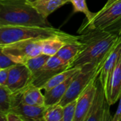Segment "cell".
<instances>
[{
    "mask_svg": "<svg viewBox=\"0 0 121 121\" xmlns=\"http://www.w3.org/2000/svg\"><path fill=\"white\" fill-rule=\"evenodd\" d=\"M32 79L33 75L27 66L17 64L10 68L6 86L11 93H15L28 86Z\"/></svg>",
    "mask_w": 121,
    "mask_h": 121,
    "instance_id": "cell-9",
    "label": "cell"
},
{
    "mask_svg": "<svg viewBox=\"0 0 121 121\" xmlns=\"http://www.w3.org/2000/svg\"><path fill=\"white\" fill-rule=\"evenodd\" d=\"M26 1H28L30 2V3H33V2H35V1H38V0H26Z\"/></svg>",
    "mask_w": 121,
    "mask_h": 121,
    "instance_id": "cell-30",
    "label": "cell"
},
{
    "mask_svg": "<svg viewBox=\"0 0 121 121\" xmlns=\"http://www.w3.org/2000/svg\"><path fill=\"white\" fill-rule=\"evenodd\" d=\"M0 26H51L26 0H0Z\"/></svg>",
    "mask_w": 121,
    "mask_h": 121,
    "instance_id": "cell-2",
    "label": "cell"
},
{
    "mask_svg": "<svg viewBox=\"0 0 121 121\" xmlns=\"http://www.w3.org/2000/svg\"><path fill=\"white\" fill-rule=\"evenodd\" d=\"M71 68L69 64L61 60L56 55L51 56L41 69L33 77L30 84L42 89L44 84L58 73Z\"/></svg>",
    "mask_w": 121,
    "mask_h": 121,
    "instance_id": "cell-8",
    "label": "cell"
},
{
    "mask_svg": "<svg viewBox=\"0 0 121 121\" xmlns=\"http://www.w3.org/2000/svg\"><path fill=\"white\" fill-rule=\"evenodd\" d=\"M77 99H75L63 106L62 121H74L77 111Z\"/></svg>",
    "mask_w": 121,
    "mask_h": 121,
    "instance_id": "cell-24",
    "label": "cell"
},
{
    "mask_svg": "<svg viewBox=\"0 0 121 121\" xmlns=\"http://www.w3.org/2000/svg\"><path fill=\"white\" fill-rule=\"evenodd\" d=\"M16 65H17L16 62L0 50V69L11 67Z\"/></svg>",
    "mask_w": 121,
    "mask_h": 121,
    "instance_id": "cell-25",
    "label": "cell"
},
{
    "mask_svg": "<svg viewBox=\"0 0 121 121\" xmlns=\"http://www.w3.org/2000/svg\"><path fill=\"white\" fill-rule=\"evenodd\" d=\"M11 67L0 69V85L6 86L7 81L9 79V74Z\"/></svg>",
    "mask_w": 121,
    "mask_h": 121,
    "instance_id": "cell-26",
    "label": "cell"
},
{
    "mask_svg": "<svg viewBox=\"0 0 121 121\" xmlns=\"http://www.w3.org/2000/svg\"><path fill=\"white\" fill-rule=\"evenodd\" d=\"M68 2L72 4L74 13L82 12L86 16V22L91 21L96 15V13L91 12L89 9L86 0H68Z\"/></svg>",
    "mask_w": 121,
    "mask_h": 121,
    "instance_id": "cell-23",
    "label": "cell"
},
{
    "mask_svg": "<svg viewBox=\"0 0 121 121\" xmlns=\"http://www.w3.org/2000/svg\"><path fill=\"white\" fill-rule=\"evenodd\" d=\"M98 77L93 79L86 89L78 97L77 111L74 121H85L86 120L97 89L96 80Z\"/></svg>",
    "mask_w": 121,
    "mask_h": 121,
    "instance_id": "cell-10",
    "label": "cell"
},
{
    "mask_svg": "<svg viewBox=\"0 0 121 121\" xmlns=\"http://www.w3.org/2000/svg\"><path fill=\"white\" fill-rule=\"evenodd\" d=\"M67 3L68 0H38L31 4L43 16L47 18L56 9Z\"/></svg>",
    "mask_w": 121,
    "mask_h": 121,
    "instance_id": "cell-18",
    "label": "cell"
},
{
    "mask_svg": "<svg viewBox=\"0 0 121 121\" xmlns=\"http://www.w3.org/2000/svg\"><path fill=\"white\" fill-rule=\"evenodd\" d=\"M121 94L119 98V104L118 106L116 113L113 117V121H121Z\"/></svg>",
    "mask_w": 121,
    "mask_h": 121,
    "instance_id": "cell-28",
    "label": "cell"
},
{
    "mask_svg": "<svg viewBox=\"0 0 121 121\" xmlns=\"http://www.w3.org/2000/svg\"><path fill=\"white\" fill-rule=\"evenodd\" d=\"M50 57V56L42 53L38 56H35L34 57L28 60L24 63V65H26L27 67L29 69L33 77L45 65V64L47 62V61L49 60Z\"/></svg>",
    "mask_w": 121,
    "mask_h": 121,
    "instance_id": "cell-20",
    "label": "cell"
},
{
    "mask_svg": "<svg viewBox=\"0 0 121 121\" xmlns=\"http://www.w3.org/2000/svg\"><path fill=\"white\" fill-rule=\"evenodd\" d=\"M63 106L59 104L46 106L44 113V121H62Z\"/></svg>",
    "mask_w": 121,
    "mask_h": 121,
    "instance_id": "cell-21",
    "label": "cell"
},
{
    "mask_svg": "<svg viewBox=\"0 0 121 121\" xmlns=\"http://www.w3.org/2000/svg\"><path fill=\"white\" fill-rule=\"evenodd\" d=\"M7 121H24L23 118L17 113L11 111L6 113Z\"/></svg>",
    "mask_w": 121,
    "mask_h": 121,
    "instance_id": "cell-27",
    "label": "cell"
},
{
    "mask_svg": "<svg viewBox=\"0 0 121 121\" xmlns=\"http://www.w3.org/2000/svg\"><path fill=\"white\" fill-rule=\"evenodd\" d=\"M120 35L119 33L107 30H89L82 33L80 40L84 46L71 67H82L90 63L103 64L116 46Z\"/></svg>",
    "mask_w": 121,
    "mask_h": 121,
    "instance_id": "cell-1",
    "label": "cell"
},
{
    "mask_svg": "<svg viewBox=\"0 0 121 121\" xmlns=\"http://www.w3.org/2000/svg\"><path fill=\"white\" fill-rule=\"evenodd\" d=\"M75 74H74L73 76L69 77L68 79H67L63 83H61V84L57 85L56 86L53 87L50 90L45 91V94H44L45 106H52L54 104H59L60 102L61 99L63 98V96L66 94Z\"/></svg>",
    "mask_w": 121,
    "mask_h": 121,
    "instance_id": "cell-16",
    "label": "cell"
},
{
    "mask_svg": "<svg viewBox=\"0 0 121 121\" xmlns=\"http://www.w3.org/2000/svg\"><path fill=\"white\" fill-rule=\"evenodd\" d=\"M119 34L121 35V27H120V29H119Z\"/></svg>",
    "mask_w": 121,
    "mask_h": 121,
    "instance_id": "cell-31",
    "label": "cell"
},
{
    "mask_svg": "<svg viewBox=\"0 0 121 121\" xmlns=\"http://www.w3.org/2000/svg\"><path fill=\"white\" fill-rule=\"evenodd\" d=\"M84 43L81 41L79 38L78 41L66 44L57 52L55 55L63 62L69 64L71 66L72 62L84 48Z\"/></svg>",
    "mask_w": 121,
    "mask_h": 121,
    "instance_id": "cell-15",
    "label": "cell"
},
{
    "mask_svg": "<svg viewBox=\"0 0 121 121\" xmlns=\"http://www.w3.org/2000/svg\"><path fill=\"white\" fill-rule=\"evenodd\" d=\"M72 35L51 26H0V46L25 40H45Z\"/></svg>",
    "mask_w": 121,
    "mask_h": 121,
    "instance_id": "cell-3",
    "label": "cell"
},
{
    "mask_svg": "<svg viewBox=\"0 0 121 121\" xmlns=\"http://www.w3.org/2000/svg\"><path fill=\"white\" fill-rule=\"evenodd\" d=\"M80 35L55 36L43 40V53L48 56H54L66 44L78 41Z\"/></svg>",
    "mask_w": 121,
    "mask_h": 121,
    "instance_id": "cell-13",
    "label": "cell"
},
{
    "mask_svg": "<svg viewBox=\"0 0 121 121\" xmlns=\"http://www.w3.org/2000/svg\"><path fill=\"white\" fill-rule=\"evenodd\" d=\"M105 93L106 99L111 106L115 104L120 98L121 94V57L111 74Z\"/></svg>",
    "mask_w": 121,
    "mask_h": 121,
    "instance_id": "cell-12",
    "label": "cell"
},
{
    "mask_svg": "<svg viewBox=\"0 0 121 121\" xmlns=\"http://www.w3.org/2000/svg\"></svg>",
    "mask_w": 121,
    "mask_h": 121,
    "instance_id": "cell-32",
    "label": "cell"
},
{
    "mask_svg": "<svg viewBox=\"0 0 121 121\" xmlns=\"http://www.w3.org/2000/svg\"><path fill=\"white\" fill-rule=\"evenodd\" d=\"M102 65L90 63L82 66L81 69L74 77L66 94L59 104L64 106L68 103L77 99L93 79L99 75Z\"/></svg>",
    "mask_w": 121,
    "mask_h": 121,
    "instance_id": "cell-4",
    "label": "cell"
},
{
    "mask_svg": "<svg viewBox=\"0 0 121 121\" xmlns=\"http://www.w3.org/2000/svg\"><path fill=\"white\" fill-rule=\"evenodd\" d=\"M0 50L17 64L43 53V40H25L0 46Z\"/></svg>",
    "mask_w": 121,
    "mask_h": 121,
    "instance_id": "cell-5",
    "label": "cell"
},
{
    "mask_svg": "<svg viewBox=\"0 0 121 121\" xmlns=\"http://www.w3.org/2000/svg\"><path fill=\"white\" fill-rule=\"evenodd\" d=\"M96 84V94L85 121H113V117L111 116L109 111L111 105L106 99L104 88L99 77Z\"/></svg>",
    "mask_w": 121,
    "mask_h": 121,
    "instance_id": "cell-7",
    "label": "cell"
},
{
    "mask_svg": "<svg viewBox=\"0 0 121 121\" xmlns=\"http://www.w3.org/2000/svg\"><path fill=\"white\" fill-rule=\"evenodd\" d=\"M22 103L35 106H45V96L41 93V89L30 84L23 91Z\"/></svg>",
    "mask_w": 121,
    "mask_h": 121,
    "instance_id": "cell-17",
    "label": "cell"
},
{
    "mask_svg": "<svg viewBox=\"0 0 121 121\" xmlns=\"http://www.w3.org/2000/svg\"><path fill=\"white\" fill-rule=\"evenodd\" d=\"M118 1V0H108L107 2L106 3V4L104 6V7H103L102 9H106V8L108 7L109 6H111V4H113L114 2H116V1Z\"/></svg>",
    "mask_w": 121,
    "mask_h": 121,
    "instance_id": "cell-29",
    "label": "cell"
},
{
    "mask_svg": "<svg viewBox=\"0 0 121 121\" xmlns=\"http://www.w3.org/2000/svg\"><path fill=\"white\" fill-rule=\"evenodd\" d=\"M121 57V35L114 48L110 52L106 60L104 62L99 74V79L104 88H107L111 74L117 66Z\"/></svg>",
    "mask_w": 121,
    "mask_h": 121,
    "instance_id": "cell-11",
    "label": "cell"
},
{
    "mask_svg": "<svg viewBox=\"0 0 121 121\" xmlns=\"http://www.w3.org/2000/svg\"><path fill=\"white\" fill-rule=\"evenodd\" d=\"M11 91L6 86L0 85V113H7L11 110Z\"/></svg>",
    "mask_w": 121,
    "mask_h": 121,
    "instance_id": "cell-22",
    "label": "cell"
},
{
    "mask_svg": "<svg viewBox=\"0 0 121 121\" xmlns=\"http://www.w3.org/2000/svg\"><path fill=\"white\" fill-rule=\"evenodd\" d=\"M121 21V0L114 2L106 9H101L90 22L83 24L79 29L81 34L89 30H107Z\"/></svg>",
    "mask_w": 121,
    "mask_h": 121,
    "instance_id": "cell-6",
    "label": "cell"
},
{
    "mask_svg": "<svg viewBox=\"0 0 121 121\" xmlns=\"http://www.w3.org/2000/svg\"><path fill=\"white\" fill-rule=\"evenodd\" d=\"M46 106H35L21 103L11 111L19 114L24 121H44V113Z\"/></svg>",
    "mask_w": 121,
    "mask_h": 121,
    "instance_id": "cell-14",
    "label": "cell"
},
{
    "mask_svg": "<svg viewBox=\"0 0 121 121\" xmlns=\"http://www.w3.org/2000/svg\"><path fill=\"white\" fill-rule=\"evenodd\" d=\"M81 68L82 67H74L58 73L57 74L52 77L50 80H48L42 87V89H44L45 91L50 90L53 87L56 86L57 85L61 83H63L69 77L77 73L81 69Z\"/></svg>",
    "mask_w": 121,
    "mask_h": 121,
    "instance_id": "cell-19",
    "label": "cell"
}]
</instances>
